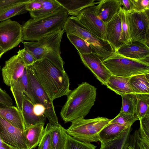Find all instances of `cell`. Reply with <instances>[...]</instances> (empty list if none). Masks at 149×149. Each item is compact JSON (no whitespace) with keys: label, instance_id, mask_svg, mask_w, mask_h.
Wrapping results in <instances>:
<instances>
[{"label":"cell","instance_id":"6da1fadb","mask_svg":"<svg viewBox=\"0 0 149 149\" xmlns=\"http://www.w3.org/2000/svg\"><path fill=\"white\" fill-rule=\"evenodd\" d=\"M39 83L50 98L67 95L70 90L68 76L64 70L46 58L30 65Z\"/></svg>","mask_w":149,"mask_h":149},{"label":"cell","instance_id":"7a4b0ae2","mask_svg":"<svg viewBox=\"0 0 149 149\" xmlns=\"http://www.w3.org/2000/svg\"><path fill=\"white\" fill-rule=\"evenodd\" d=\"M96 90L94 86L85 82L70 90L60 113L65 123L84 118L94 104Z\"/></svg>","mask_w":149,"mask_h":149},{"label":"cell","instance_id":"3957f363","mask_svg":"<svg viewBox=\"0 0 149 149\" xmlns=\"http://www.w3.org/2000/svg\"><path fill=\"white\" fill-rule=\"evenodd\" d=\"M69 16L63 8L52 14L29 19L22 26V40L37 41L62 30Z\"/></svg>","mask_w":149,"mask_h":149},{"label":"cell","instance_id":"277c9868","mask_svg":"<svg viewBox=\"0 0 149 149\" xmlns=\"http://www.w3.org/2000/svg\"><path fill=\"white\" fill-rule=\"evenodd\" d=\"M63 29L34 41L22 42L24 49L32 54L37 61L48 59L60 68L64 70V62L61 55V41Z\"/></svg>","mask_w":149,"mask_h":149},{"label":"cell","instance_id":"5b68a950","mask_svg":"<svg viewBox=\"0 0 149 149\" xmlns=\"http://www.w3.org/2000/svg\"><path fill=\"white\" fill-rule=\"evenodd\" d=\"M111 120L101 117L90 119L79 118L71 122L66 131L68 134L81 141L100 142V133L110 123Z\"/></svg>","mask_w":149,"mask_h":149},{"label":"cell","instance_id":"8992f818","mask_svg":"<svg viewBox=\"0 0 149 149\" xmlns=\"http://www.w3.org/2000/svg\"><path fill=\"white\" fill-rule=\"evenodd\" d=\"M102 62L111 74L115 76L129 77L149 73V64L124 57L114 52Z\"/></svg>","mask_w":149,"mask_h":149},{"label":"cell","instance_id":"52a82bcc","mask_svg":"<svg viewBox=\"0 0 149 149\" xmlns=\"http://www.w3.org/2000/svg\"><path fill=\"white\" fill-rule=\"evenodd\" d=\"M63 29L66 34L76 36L87 42L93 53L99 56L102 61L113 52L108 42L99 39L87 31L72 16L68 18Z\"/></svg>","mask_w":149,"mask_h":149},{"label":"cell","instance_id":"ba28073f","mask_svg":"<svg viewBox=\"0 0 149 149\" xmlns=\"http://www.w3.org/2000/svg\"><path fill=\"white\" fill-rule=\"evenodd\" d=\"M125 13L132 43L139 42L149 46V10L142 12L132 10Z\"/></svg>","mask_w":149,"mask_h":149},{"label":"cell","instance_id":"9c48e42d","mask_svg":"<svg viewBox=\"0 0 149 149\" xmlns=\"http://www.w3.org/2000/svg\"><path fill=\"white\" fill-rule=\"evenodd\" d=\"M29 81L36 104L42 105L45 108L44 115L52 125L59 123L55 110L53 101L50 98L37 80L31 66H26Z\"/></svg>","mask_w":149,"mask_h":149},{"label":"cell","instance_id":"30bf717a","mask_svg":"<svg viewBox=\"0 0 149 149\" xmlns=\"http://www.w3.org/2000/svg\"><path fill=\"white\" fill-rule=\"evenodd\" d=\"M22 26L10 19L0 22V46L5 52L17 47L22 40Z\"/></svg>","mask_w":149,"mask_h":149},{"label":"cell","instance_id":"8fae6325","mask_svg":"<svg viewBox=\"0 0 149 149\" xmlns=\"http://www.w3.org/2000/svg\"><path fill=\"white\" fill-rule=\"evenodd\" d=\"M95 6L87 8L77 16L73 17L87 31L99 39L108 42L106 35V24L96 14Z\"/></svg>","mask_w":149,"mask_h":149},{"label":"cell","instance_id":"7c38bea8","mask_svg":"<svg viewBox=\"0 0 149 149\" xmlns=\"http://www.w3.org/2000/svg\"><path fill=\"white\" fill-rule=\"evenodd\" d=\"M13 126L0 116V137L2 141L13 149H29L24 131Z\"/></svg>","mask_w":149,"mask_h":149},{"label":"cell","instance_id":"4fadbf2b","mask_svg":"<svg viewBox=\"0 0 149 149\" xmlns=\"http://www.w3.org/2000/svg\"><path fill=\"white\" fill-rule=\"evenodd\" d=\"M26 66L18 55L10 57L5 62L1 69L4 83L8 86L17 81L23 75Z\"/></svg>","mask_w":149,"mask_h":149},{"label":"cell","instance_id":"5bb4252c","mask_svg":"<svg viewBox=\"0 0 149 149\" xmlns=\"http://www.w3.org/2000/svg\"><path fill=\"white\" fill-rule=\"evenodd\" d=\"M79 55L84 65L102 84L106 85L107 80L112 74L99 57L94 53Z\"/></svg>","mask_w":149,"mask_h":149},{"label":"cell","instance_id":"9a60e30c","mask_svg":"<svg viewBox=\"0 0 149 149\" xmlns=\"http://www.w3.org/2000/svg\"><path fill=\"white\" fill-rule=\"evenodd\" d=\"M10 87L17 107L21 112L24 94L34 104H36L29 81L26 68L22 76Z\"/></svg>","mask_w":149,"mask_h":149},{"label":"cell","instance_id":"2e32d148","mask_svg":"<svg viewBox=\"0 0 149 149\" xmlns=\"http://www.w3.org/2000/svg\"><path fill=\"white\" fill-rule=\"evenodd\" d=\"M116 52L124 57L149 64V47L144 43L136 41L125 44Z\"/></svg>","mask_w":149,"mask_h":149},{"label":"cell","instance_id":"e0dca14e","mask_svg":"<svg viewBox=\"0 0 149 149\" xmlns=\"http://www.w3.org/2000/svg\"><path fill=\"white\" fill-rule=\"evenodd\" d=\"M121 23L119 10L106 24V38L113 52H116L120 47L125 45L121 40Z\"/></svg>","mask_w":149,"mask_h":149},{"label":"cell","instance_id":"ac0fdd59","mask_svg":"<svg viewBox=\"0 0 149 149\" xmlns=\"http://www.w3.org/2000/svg\"><path fill=\"white\" fill-rule=\"evenodd\" d=\"M120 7V0H101L95 6V10L98 17L106 24L119 11Z\"/></svg>","mask_w":149,"mask_h":149},{"label":"cell","instance_id":"d6986e66","mask_svg":"<svg viewBox=\"0 0 149 149\" xmlns=\"http://www.w3.org/2000/svg\"><path fill=\"white\" fill-rule=\"evenodd\" d=\"M34 104L24 94L23 98L22 113L25 129L37 124H45L46 117L45 115L38 116L34 113L33 107Z\"/></svg>","mask_w":149,"mask_h":149},{"label":"cell","instance_id":"ffe728a7","mask_svg":"<svg viewBox=\"0 0 149 149\" xmlns=\"http://www.w3.org/2000/svg\"><path fill=\"white\" fill-rule=\"evenodd\" d=\"M67 11L69 15L77 16L83 9L96 5L100 0H56Z\"/></svg>","mask_w":149,"mask_h":149},{"label":"cell","instance_id":"44dd1931","mask_svg":"<svg viewBox=\"0 0 149 149\" xmlns=\"http://www.w3.org/2000/svg\"><path fill=\"white\" fill-rule=\"evenodd\" d=\"M130 78L112 75L107 80L106 86L108 88L121 96L134 93L129 84Z\"/></svg>","mask_w":149,"mask_h":149},{"label":"cell","instance_id":"7402d4cb","mask_svg":"<svg viewBox=\"0 0 149 149\" xmlns=\"http://www.w3.org/2000/svg\"><path fill=\"white\" fill-rule=\"evenodd\" d=\"M0 116L15 127L24 130L25 127L22 113L14 106L0 107Z\"/></svg>","mask_w":149,"mask_h":149},{"label":"cell","instance_id":"603a6c76","mask_svg":"<svg viewBox=\"0 0 149 149\" xmlns=\"http://www.w3.org/2000/svg\"><path fill=\"white\" fill-rule=\"evenodd\" d=\"M45 124L40 123L26 128L24 135L29 149H33L38 146L43 136Z\"/></svg>","mask_w":149,"mask_h":149},{"label":"cell","instance_id":"cb8c5ba5","mask_svg":"<svg viewBox=\"0 0 149 149\" xmlns=\"http://www.w3.org/2000/svg\"><path fill=\"white\" fill-rule=\"evenodd\" d=\"M131 127L123 131L115 137L101 143L99 149H124L132 131Z\"/></svg>","mask_w":149,"mask_h":149},{"label":"cell","instance_id":"d4e9b609","mask_svg":"<svg viewBox=\"0 0 149 149\" xmlns=\"http://www.w3.org/2000/svg\"><path fill=\"white\" fill-rule=\"evenodd\" d=\"M129 84L134 93L149 94V73L132 76Z\"/></svg>","mask_w":149,"mask_h":149},{"label":"cell","instance_id":"484cf974","mask_svg":"<svg viewBox=\"0 0 149 149\" xmlns=\"http://www.w3.org/2000/svg\"><path fill=\"white\" fill-rule=\"evenodd\" d=\"M42 7L40 10L30 12L32 18H36L46 16L56 12L63 8L56 0H40Z\"/></svg>","mask_w":149,"mask_h":149},{"label":"cell","instance_id":"4316f807","mask_svg":"<svg viewBox=\"0 0 149 149\" xmlns=\"http://www.w3.org/2000/svg\"><path fill=\"white\" fill-rule=\"evenodd\" d=\"M52 149H64L68 135L66 129L60 124L52 125Z\"/></svg>","mask_w":149,"mask_h":149},{"label":"cell","instance_id":"83f0119b","mask_svg":"<svg viewBox=\"0 0 149 149\" xmlns=\"http://www.w3.org/2000/svg\"><path fill=\"white\" fill-rule=\"evenodd\" d=\"M130 127L132 126H125L117 123H109L100 132V142L103 143L115 137Z\"/></svg>","mask_w":149,"mask_h":149},{"label":"cell","instance_id":"f1b7e54d","mask_svg":"<svg viewBox=\"0 0 149 149\" xmlns=\"http://www.w3.org/2000/svg\"><path fill=\"white\" fill-rule=\"evenodd\" d=\"M29 1L15 4L0 12V21L26 13L28 11L26 9V5Z\"/></svg>","mask_w":149,"mask_h":149},{"label":"cell","instance_id":"f546056e","mask_svg":"<svg viewBox=\"0 0 149 149\" xmlns=\"http://www.w3.org/2000/svg\"><path fill=\"white\" fill-rule=\"evenodd\" d=\"M137 98L136 115L139 120L149 113V94H136Z\"/></svg>","mask_w":149,"mask_h":149},{"label":"cell","instance_id":"4dcf8cb0","mask_svg":"<svg viewBox=\"0 0 149 149\" xmlns=\"http://www.w3.org/2000/svg\"><path fill=\"white\" fill-rule=\"evenodd\" d=\"M122 105L121 112L135 115L137 98L136 94L130 93L121 95Z\"/></svg>","mask_w":149,"mask_h":149},{"label":"cell","instance_id":"1f68e13d","mask_svg":"<svg viewBox=\"0 0 149 149\" xmlns=\"http://www.w3.org/2000/svg\"><path fill=\"white\" fill-rule=\"evenodd\" d=\"M67 37L70 41L76 48L81 54L93 53L89 44L84 40L76 36L66 34Z\"/></svg>","mask_w":149,"mask_h":149},{"label":"cell","instance_id":"d6a6232c","mask_svg":"<svg viewBox=\"0 0 149 149\" xmlns=\"http://www.w3.org/2000/svg\"><path fill=\"white\" fill-rule=\"evenodd\" d=\"M96 148L90 142L79 141L68 134L64 149H96Z\"/></svg>","mask_w":149,"mask_h":149},{"label":"cell","instance_id":"836d02e7","mask_svg":"<svg viewBox=\"0 0 149 149\" xmlns=\"http://www.w3.org/2000/svg\"><path fill=\"white\" fill-rule=\"evenodd\" d=\"M138 120L139 118L135 115L120 111L116 116L111 120L110 123H117L130 127Z\"/></svg>","mask_w":149,"mask_h":149},{"label":"cell","instance_id":"e575fe53","mask_svg":"<svg viewBox=\"0 0 149 149\" xmlns=\"http://www.w3.org/2000/svg\"><path fill=\"white\" fill-rule=\"evenodd\" d=\"M119 11L121 23V40L125 44H129L132 43V41L125 11L121 7Z\"/></svg>","mask_w":149,"mask_h":149},{"label":"cell","instance_id":"d590c367","mask_svg":"<svg viewBox=\"0 0 149 149\" xmlns=\"http://www.w3.org/2000/svg\"><path fill=\"white\" fill-rule=\"evenodd\" d=\"M52 125L47 123L45 128L44 132L38 145V149H52Z\"/></svg>","mask_w":149,"mask_h":149},{"label":"cell","instance_id":"8d00e7d4","mask_svg":"<svg viewBox=\"0 0 149 149\" xmlns=\"http://www.w3.org/2000/svg\"><path fill=\"white\" fill-rule=\"evenodd\" d=\"M139 120L140 122L139 129L140 135L142 137L149 139V113Z\"/></svg>","mask_w":149,"mask_h":149},{"label":"cell","instance_id":"74e56055","mask_svg":"<svg viewBox=\"0 0 149 149\" xmlns=\"http://www.w3.org/2000/svg\"><path fill=\"white\" fill-rule=\"evenodd\" d=\"M128 144L130 149H143L140 141L139 129L130 134Z\"/></svg>","mask_w":149,"mask_h":149},{"label":"cell","instance_id":"f35d334b","mask_svg":"<svg viewBox=\"0 0 149 149\" xmlns=\"http://www.w3.org/2000/svg\"><path fill=\"white\" fill-rule=\"evenodd\" d=\"M17 55L22 58L26 66L32 65L37 60L31 54L24 48L19 50Z\"/></svg>","mask_w":149,"mask_h":149},{"label":"cell","instance_id":"ab89813d","mask_svg":"<svg viewBox=\"0 0 149 149\" xmlns=\"http://www.w3.org/2000/svg\"><path fill=\"white\" fill-rule=\"evenodd\" d=\"M133 10L137 12L144 11L149 10V0H132Z\"/></svg>","mask_w":149,"mask_h":149},{"label":"cell","instance_id":"60d3db41","mask_svg":"<svg viewBox=\"0 0 149 149\" xmlns=\"http://www.w3.org/2000/svg\"><path fill=\"white\" fill-rule=\"evenodd\" d=\"M13 106L12 99L5 90L0 88V107Z\"/></svg>","mask_w":149,"mask_h":149},{"label":"cell","instance_id":"b9f144b4","mask_svg":"<svg viewBox=\"0 0 149 149\" xmlns=\"http://www.w3.org/2000/svg\"><path fill=\"white\" fill-rule=\"evenodd\" d=\"M30 0H0V12L15 4L29 1Z\"/></svg>","mask_w":149,"mask_h":149},{"label":"cell","instance_id":"7bdbcfd3","mask_svg":"<svg viewBox=\"0 0 149 149\" xmlns=\"http://www.w3.org/2000/svg\"><path fill=\"white\" fill-rule=\"evenodd\" d=\"M42 4L40 0H30L26 5V9L28 11L38 10L41 9Z\"/></svg>","mask_w":149,"mask_h":149},{"label":"cell","instance_id":"ee69618b","mask_svg":"<svg viewBox=\"0 0 149 149\" xmlns=\"http://www.w3.org/2000/svg\"><path fill=\"white\" fill-rule=\"evenodd\" d=\"M45 110V108L42 105L39 104H34L33 111L36 115L40 116L44 115Z\"/></svg>","mask_w":149,"mask_h":149},{"label":"cell","instance_id":"f6af8a7d","mask_svg":"<svg viewBox=\"0 0 149 149\" xmlns=\"http://www.w3.org/2000/svg\"><path fill=\"white\" fill-rule=\"evenodd\" d=\"M121 7L125 11L133 10V4L132 0H120Z\"/></svg>","mask_w":149,"mask_h":149},{"label":"cell","instance_id":"bcb514c9","mask_svg":"<svg viewBox=\"0 0 149 149\" xmlns=\"http://www.w3.org/2000/svg\"><path fill=\"white\" fill-rule=\"evenodd\" d=\"M0 149H13L5 143L0 137Z\"/></svg>","mask_w":149,"mask_h":149},{"label":"cell","instance_id":"7dc6e473","mask_svg":"<svg viewBox=\"0 0 149 149\" xmlns=\"http://www.w3.org/2000/svg\"><path fill=\"white\" fill-rule=\"evenodd\" d=\"M4 53H5V52L3 50L0 46V58Z\"/></svg>","mask_w":149,"mask_h":149},{"label":"cell","instance_id":"c3c4849f","mask_svg":"<svg viewBox=\"0 0 149 149\" xmlns=\"http://www.w3.org/2000/svg\"><path fill=\"white\" fill-rule=\"evenodd\" d=\"M1 67L0 66V71L1 70Z\"/></svg>","mask_w":149,"mask_h":149}]
</instances>
